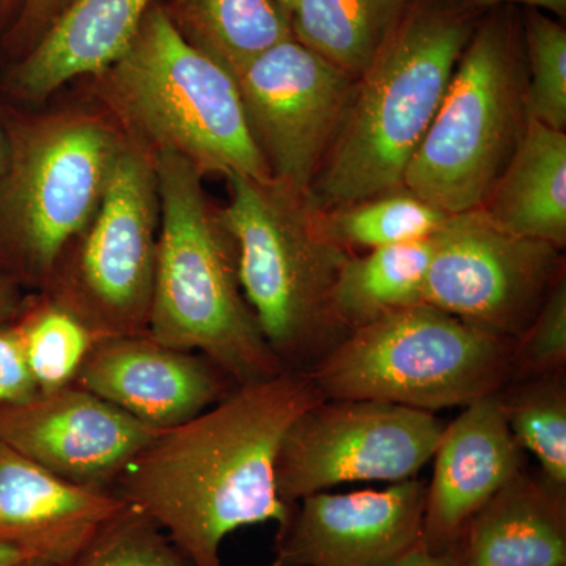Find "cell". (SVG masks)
<instances>
[{
  "instance_id": "15",
  "label": "cell",
  "mask_w": 566,
  "mask_h": 566,
  "mask_svg": "<svg viewBox=\"0 0 566 566\" xmlns=\"http://www.w3.org/2000/svg\"><path fill=\"white\" fill-rule=\"evenodd\" d=\"M74 382L159 431L202 415L238 386L203 354L148 333L95 342Z\"/></svg>"
},
{
  "instance_id": "26",
  "label": "cell",
  "mask_w": 566,
  "mask_h": 566,
  "mask_svg": "<svg viewBox=\"0 0 566 566\" xmlns=\"http://www.w3.org/2000/svg\"><path fill=\"white\" fill-rule=\"evenodd\" d=\"M13 323L40 394L74 382L95 344L76 316L44 294L29 293Z\"/></svg>"
},
{
  "instance_id": "14",
  "label": "cell",
  "mask_w": 566,
  "mask_h": 566,
  "mask_svg": "<svg viewBox=\"0 0 566 566\" xmlns=\"http://www.w3.org/2000/svg\"><path fill=\"white\" fill-rule=\"evenodd\" d=\"M427 483L305 495L277 524L273 566H392L422 542Z\"/></svg>"
},
{
  "instance_id": "33",
  "label": "cell",
  "mask_w": 566,
  "mask_h": 566,
  "mask_svg": "<svg viewBox=\"0 0 566 566\" xmlns=\"http://www.w3.org/2000/svg\"><path fill=\"white\" fill-rule=\"evenodd\" d=\"M479 9L488 10L499 6H513L520 9H538L564 21L566 17V0H468Z\"/></svg>"
},
{
  "instance_id": "32",
  "label": "cell",
  "mask_w": 566,
  "mask_h": 566,
  "mask_svg": "<svg viewBox=\"0 0 566 566\" xmlns=\"http://www.w3.org/2000/svg\"><path fill=\"white\" fill-rule=\"evenodd\" d=\"M25 297L24 286L13 275L0 270V326L17 319Z\"/></svg>"
},
{
  "instance_id": "2",
  "label": "cell",
  "mask_w": 566,
  "mask_h": 566,
  "mask_svg": "<svg viewBox=\"0 0 566 566\" xmlns=\"http://www.w3.org/2000/svg\"><path fill=\"white\" fill-rule=\"evenodd\" d=\"M486 10L468 0H417L354 84L344 122L316 174V211L405 189L457 63Z\"/></svg>"
},
{
  "instance_id": "39",
  "label": "cell",
  "mask_w": 566,
  "mask_h": 566,
  "mask_svg": "<svg viewBox=\"0 0 566 566\" xmlns=\"http://www.w3.org/2000/svg\"><path fill=\"white\" fill-rule=\"evenodd\" d=\"M22 566H57V565H51V564H28Z\"/></svg>"
},
{
  "instance_id": "16",
  "label": "cell",
  "mask_w": 566,
  "mask_h": 566,
  "mask_svg": "<svg viewBox=\"0 0 566 566\" xmlns=\"http://www.w3.org/2000/svg\"><path fill=\"white\" fill-rule=\"evenodd\" d=\"M433 460L422 545L442 554L464 524L524 471L526 452L510 430L501 395L479 398L446 424Z\"/></svg>"
},
{
  "instance_id": "19",
  "label": "cell",
  "mask_w": 566,
  "mask_h": 566,
  "mask_svg": "<svg viewBox=\"0 0 566 566\" xmlns=\"http://www.w3.org/2000/svg\"><path fill=\"white\" fill-rule=\"evenodd\" d=\"M442 556L450 566H566V494L524 469L464 524Z\"/></svg>"
},
{
  "instance_id": "3",
  "label": "cell",
  "mask_w": 566,
  "mask_h": 566,
  "mask_svg": "<svg viewBox=\"0 0 566 566\" xmlns=\"http://www.w3.org/2000/svg\"><path fill=\"white\" fill-rule=\"evenodd\" d=\"M71 87L99 104L125 140L151 161L172 153L203 178L273 180L237 81L182 39L159 0L117 61Z\"/></svg>"
},
{
  "instance_id": "12",
  "label": "cell",
  "mask_w": 566,
  "mask_h": 566,
  "mask_svg": "<svg viewBox=\"0 0 566 566\" xmlns=\"http://www.w3.org/2000/svg\"><path fill=\"white\" fill-rule=\"evenodd\" d=\"M234 81L271 178L307 196L344 122L356 77L290 36Z\"/></svg>"
},
{
  "instance_id": "36",
  "label": "cell",
  "mask_w": 566,
  "mask_h": 566,
  "mask_svg": "<svg viewBox=\"0 0 566 566\" xmlns=\"http://www.w3.org/2000/svg\"><path fill=\"white\" fill-rule=\"evenodd\" d=\"M25 0H0V41L9 35L20 20Z\"/></svg>"
},
{
  "instance_id": "31",
  "label": "cell",
  "mask_w": 566,
  "mask_h": 566,
  "mask_svg": "<svg viewBox=\"0 0 566 566\" xmlns=\"http://www.w3.org/2000/svg\"><path fill=\"white\" fill-rule=\"evenodd\" d=\"M39 394L17 326H0V406L31 400Z\"/></svg>"
},
{
  "instance_id": "34",
  "label": "cell",
  "mask_w": 566,
  "mask_h": 566,
  "mask_svg": "<svg viewBox=\"0 0 566 566\" xmlns=\"http://www.w3.org/2000/svg\"><path fill=\"white\" fill-rule=\"evenodd\" d=\"M28 564H51V562L40 556L36 551L0 539V566H22Z\"/></svg>"
},
{
  "instance_id": "37",
  "label": "cell",
  "mask_w": 566,
  "mask_h": 566,
  "mask_svg": "<svg viewBox=\"0 0 566 566\" xmlns=\"http://www.w3.org/2000/svg\"><path fill=\"white\" fill-rule=\"evenodd\" d=\"M6 136H3L2 125H0V172H2L3 164H6ZM0 270H2V266H0Z\"/></svg>"
},
{
  "instance_id": "8",
  "label": "cell",
  "mask_w": 566,
  "mask_h": 566,
  "mask_svg": "<svg viewBox=\"0 0 566 566\" xmlns=\"http://www.w3.org/2000/svg\"><path fill=\"white\" fill-rule=\"evenodd\" d=\"M515 340L493 337L430 304L354 329L308 370L324 398L419 411L465 408L512 379Z\"/></svg>"
},
{
  "instance_id": "30",
  "label": "cell",
  "mask_w": 566,
  "mask_h": 566,
  "mask_svg": "<svg viewBox=\"0 0 566 566\" xmlns=\"http://www.w3.org/2000/svg\"><path fill=\"white\" fill-rule=\"evenodd\" d=\"M73 0H25L20 20L0 41V59L13 63L29 54Z\"/></svg>"
},
{
  "instance_id": "7",
  "label": "cell",
  "mask_w": 566,
  "mask_h": 566,
  "mask_svg": "<svg viewBox=\"0 0 566 566\" xmlns=\"http://www.w3.org/2000/svg\"><path fill=\"white\" fill-rule=\"evenodd\" d=\"M527 63L520 7L480 18L403 186L447 214L482 207L526 125Z\"/></svg>"
},
{
  "instance_id": "23",
  "label": "cell",
  "mask_w": 566,
  "mask_h": 566,
  "mask_svg": "<svg viewBox=\"0 0 566 566\" xmlns=\"http://www.w3.org/2000/svg\"><path fill=\"white\" fill-rule=\"evenodd\" d=\"M417 0H297L294 39L359 77L400 28Z\"/></svg>"
},
{
  "instance_id": "11",
  "label": "cell",
  "mask_w": 566,
  "mask_h": 566,
  "mask_svg": "<svg viewBox=\"0 0 566 566\" xmlns=\"http://www.w3.org/2000/svg\"><path fill=\"white\" fill-rule=\"evenodd\" d=\"M431 243L424 303L505 340L531 326L560 275V251L502 229L483 208L450 214Z\"/></svg>"
},
{
  "instance_id": "6",
  "label": "cell",
  "mask_w": 566,
  "mask_h": 566,
  "mask_svg": "<svg viewBox=\"0 0 566 566\" xmlns=\"http://www.w3.org/2000/svg\"><path fill=\"white\" fill-rule=\"evenodd\" d=\"M226 180L229 202L221 211L245 301L283 367L308 371L346 335L333 290L352 253L324 237L304 193L274 180Z\"/></svg>"
},
{
  "instance_id": "38",
  "label": "cell",
  "mask_w": 566,
  "mask_h": 566,
  "mask_svg": "<svg viewBox=\"0 0 566 566\" xmlns=\"http://www.w3.org/2000/svg\"><path fill=\"white\" fill-rule=\"evenodd\" d=\"M279 6L282 7L283 10L286 11V13L290 14V18H292V13L294 10V7H296L297 0H277Z\"/></svg>"
},
{
  "instance_id": "22",
  "label": "cell",
  "mask_w": 566,
  "mask_h": 566,
  "mask_svg": "<svg viewBox=\"0 0 566 566\" xmlns=\"http://www.w3.org/2000/svg\"><path fill=\"white\" fill-rule=\"evenodd\" d=\"M431 238L415 243L352 253L338 270L333 290L335 318L346 334L392 312L424 303Z\"/></svg>"
},
{
  "instance_id": "13",
  "label": "cell",
  "mask_w": 566,
  "mask_h": 566,
  "mask_svg": "<svg viewBox=\"0 0 566 566\" xmlns=\"http://www.w3.org/2000/svg\"><path fill=\"white\" fill-rule=\"evenodd\" d=\"M159 433L76 382L0 406L2 444L61 479L111 493Z\"/></svg>"
},
{
  "instance_id": "9",
  "label": "cell",
  "mask_w": 566,
  "mask_h": 566,
  "mask_svg": "<svg viewBox=\"0 0 566 566\" xmlns=\"http://www.w3.org/2000/svg\"><path fill=\"white\" fill-rule=\"evenodd\" d=\"M161 199L155 164L126 142L87 226L62 249L41 294L95 338L148 333Z\"/></svg>"
},
{
  "instance_id": "25",
  "label": "cell",
  "mask_w": 566,
  "mask_h": 566,
  "mask_svg": "<svg viewBox=\"0 0 566 566\" xmlns=\"http://www.w3.org/2000/svg\"><path fill=\"white\" fill-rule=\"evenodd\" d=\"M499 395L517 444L538 460L547 485L566 494L565 374L513 379Z\"/></svg>"
},
{
  "instance_id": "27",
  "label": "cell",
  "mask_w": 566,
  "mask_h": 566,
  "mask_svg": "<svg viewBox=\"0 0 566 566\" xmlns=\"http://www.w3.org/2000/svg\"><path fill=\"white\" fill-rule=\"evenodd\" d=\"M527 84L526 117L557 132L566 128V29L538 9H521Z\"/></svg>"
},
{
  "instance_id": "5",
  "label": "cell",
  "mask_w": 566,
  "mask_h": 566,
  "mask_svg": "<svg viewBox=\"0 0 566 566\" xmlns=\"http://www.w3.org/2000/svg\"><path fill=\"white\" fill-rule=\"evenodd\" d=\"M161 229L148 334L203 354L238 386L286 368L264 340L245 301L237 244L205 178L172 153L156 156Z\"/></svg>"
},
{
  "instance_id": "18",
  "label": "cell",
  "mask_w": 566,
  "mask_h": 566,
  "mask_svg": "<svg viewBox=\"0 0 566 566\" xmlns=\"http://www.w3.org/2000/svg\"><path fill=\"white\" fill-rule=\"evenodd\" d=\"M155 0H73L3 80L18 106L40 107L73 82L106 70L126 51Z\"/></svg>"
},
{
  "instance_id": "21",
  "label": "cell",
  "mask_w": 566,
  "mask_h": 566,
  "mask_svg": "<svg viewBox=\"0 0 566 566\" xmlns=\"http://www.w3.org/2000/svg\"><path fill=\"white\" fill-rule=\"evenodd\" d=\"M192 48L237 77L264 51L293 36L277 0H159Z\"/></svg>"
},
{
  "instance_id": "10",
  "label": "cell",
  "mask_w": 566,
  "mask_h": 566,
  "mask_svg": "<svg viewBox=\"0 0 566 566\" xmlns=\"http://www.w3.org/2000/svg\"><path fill=\"white\" fill-rule=\"evenodd\" d=\"M446 423L433 412L378 400L322 398L294 420L275 461L279 497L345 483L406 482L433 460Z\"/></svg>"
},
{
  "instance_id": "20",
  "label": "cell",
  "mask_w": 566,
  "mask_h": 566,
  "mask_svg": "<svg viewBox=\"0 0 566 566\" xmlns=\"http://www.w3.org/2000/svg\"><path fill=\"white\" fill-rule=\"evenodd\" d=\"M502 229L566 244V134L527 118L501 177L482 207Z\"/></svg>"
},
{
  "instance_id": "29",
  "label": "cell",
  "mask_w": 566,
  "mask_h": 566,
  "mask_svg": "<svg viewBox=\"0 0 566 566\" xmlns=\"http://www.w3.org/2000/svg\"><path fill=\"white\" fill-rule=\"evenodd\" d=\"M566 281L558 275L543 301L534 322L513 346L512 379L565 374Z\"/></svg>"
},
{
  "instance_id": "35",
  "label": "cell",
  "mask_w": 566,
  "mask_h": 566,
  "mask_svg": "<svg viewBox=\"0 0 566 566\" xmlns=\"http://www.w3.org/2000/svg\"><path fill=\"white\" fill-rule=\"evenodd\" d=\"M392 566H450L447 558L442 554H433L422 545V542L409 551L406 556L401 557L397 564Z\"/></svg>"
},
{
  "instance_id": "24",
  "label": "cell",
  "mask_w": 566,
  "mask_h": 566,
  "mask_svg": "<svg viewBox=\"0 0 566 566\" xmlns=\"http://www.w3.org/2000/svg\"><path fill=\"white\" fill-rule=\"evenodd\" d=\"M314 211L324 237L349 253L428 240L450 216L408 189Z\"/></svg>"
},
{
  "instance_id": "17",
  "label": "cell",
  "mask_w": 566,
  "mask_h": 566,
  "mask_svg": "<svg viewBox=\"0 0 566 566\" xmlns=\"http://www.w3.org/2000/svg\"><path fill=\"white\" fill-rule=\"evenodd\" d=\"M117 494L52 474L0 442V539L70 566L125 509Z\"/></svg>"
},
{
  "instance_id": "1",
  "label": "cell",
  "mask_w": 566,
  "mask_h": 566,
  "mask_svg": "<svg viewBox=\"0 0 566 566\" xmlns=\"http://www.w3.org/2000/svg\"><path fill=\"white\" fill-rule=\"evenodd\" d=\"M322 398L303 370L237 386L202 415L156 434L112 493L151 517L192 566H223L227 536L289 516L292 505L275 486L279 449Z\"/></svg>"
},
{
  "instance_id": "4",
  "label": "cell",
  "mask_w": 566,
  "mask_h": 566,
  "mask_svg": "<svg viewBox=\"0 0 566 566\" xmlns=\"http://www.w3.org/2000/svg\"><path fill=\"white\" fill-rule=\"evenodd\" d=\"M0 114V266L40 293L62 249L99 203L126 140L111 115L71 87L40 107Z\"/></svg>"
},
{
  "instance_id": "28",
  "label": "cell",
  "mask_w": 566,
  "mask_h": 566,
  "mask_svg": "<svg viewBox=\"0 0 566 566\" xmlns=\"http://www.w3.org/2000/svg\"><path fill=\"white\" fill-rule=\"evenodd\" d=\"M70 566H192L151 517L126 504Z\"/></svg>"
}]
</instances>
